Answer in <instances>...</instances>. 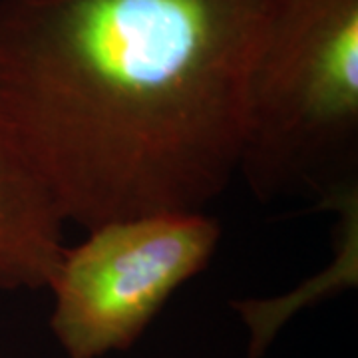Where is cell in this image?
I'll use <instances>...</instances> for the list:
<instances>
[{"label":"cell","mask_w":358,"mask_h":358,"mask_svg":"<svg viewBox=\"0 0 358 358\" xmlns=\"http://www.w3.org/2000/svg\"><path fill=\"white\" fill-rule=\"evenodd\" d=\"M324 209L336 211V255L333 263L322 268L319 275H315L301 289H294L293 293L282 294L277 299H249L233 303L235 310L241 315L245 327L249 329V357L259 358L267 352L268 345L279 334L281 327L293 317L296 310L319 303L320 299L346 291L350 287H357L358 261L341 265V259L358 247V183L346 187L345 192L336 193L333 199H329Z\"/></svg>","instance_id":"cell-5"},{"label":"cell","mask_w":358,"mask_h":358,"mask_svg":"<svg viewBox=\"0 0 358 358\" xmlns=\"http://www.w3.org/2000/svg\"><path fill=\"white\" fill-rule=\"evenodd\" d=\"M261 201L358 183V0H257L239 173Z\"/></svg>","instance_id":"cell-2"},{"label":"cell","mask_w":358,"mask_h":358,"mask_svg":"<svg viewBox=\"0 0 358 358\" xmlns=\"http://www.w3.org/2000/svg\"><path fill=\"white\" fill-rule=\"evenodd\" d=\"M66 221L48 185L0 114V289H48Z\"/></svg>","instance_id":"cell-4"},{"label":"cell","mask_w":358,"mask_h":358,"mask_svg":"<svg viewBox=\"0 0 358 358\" xmlns=\"http://www.w3.org/2000/svg\"><path fill=\"white\" fill-rule=\"evenodd\" d=\"M257 0H0V114L64 221L207 211L239 173Z\"/></svg>","instance_id":"cell-1"},{"label":"cell","mask_w":358,"mask_h":358,"mask_svg":"<svg viewBox=\"0 0 358 358\" xmlns=\"http://www.w3.org/2000/svg\"><path fill=\"white\" fill-rule=\"evenodd\" d=\"M86 231L82 243L64 247L48 285L52 334L68 358L131 348L221 241V225L207 211L152 213Z\"/></svg>","instance_id":"cell-3"}]
</instances>
